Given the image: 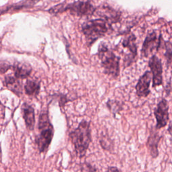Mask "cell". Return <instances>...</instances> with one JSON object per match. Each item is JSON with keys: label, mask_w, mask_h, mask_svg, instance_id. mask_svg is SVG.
I'll use <instances>...</instances> for the list:
<instances>
[{"label": "cell", "mask_w": 172, "mask_h": 172, "mask_svg": "<svg viewBox=\"0 0 172 172\" xmlns=\"http://www.w3.org/2000/svg\"><path fill=\"white\" fill-rule=\"evenodd\" d=\"M71 143L79 157L85 156L91 141L90 122L85 120L79 123L78 127L69 133Z\"/></svg>", "instance_id": "obj_1"}, {"label": "cell", "mask_w": 172, "mask_h": 172, "mask_svg": "<svg viewBox=\"0 0 172 172\" xmlns=\"http://www.w3.org/2000/svg\"><path fill=\"white\" fill-rule=\"evenodd\" d=\"M98 56L105 73L113 78L118 77L120 73V57L116 55L104 42L99 45Z\"/></svg>", "instance_id": "obj_2"}, {"label": "cell", "mask_w": 172, "mask_h": 172, "mask_svg": "<svg viewBox=\"0 0 172 172\" xmlns=\"http://www.w3.org/2000/svg\"><path fill=\"white\" fill-rule=\"evenodd\" d=\"M38 129L39 134L36 138V143L40 153H46L54 135V128L49 120L47 112H42L40 114Z\"/></svg>", "instance_id": "obj_3"}, {"label": "cell", "mask_w": 172, "mask_h": 172, "mask_svg": "<svg viewBox=\"0 0 172 172\" xmlns=\"http://www.w3.org/2000/svg\"><path fill=\"white\" fill-rule=\"evenodd\" d=\"M107 21L104 19H96L88 21L82 25V32L85 36L88 47L103 37L108 31Z\"/></svg>", "instance_id": "obj_4"}, {"label": "cell", "mask_w": 172, "mask_h": 172, "mask_svg": "<svg viewBox=\"0 0 172 172\" xmlns=\"http://www.w3.org/2000/svg\"><path fill=\"white\" fill-rule=\"evenodd\" d=\"M67 11L75 16H89L95 12V8L88 2H76L67 5L61 4L54 6L49 9L48 12L52 14H57Z\"/></svg>", "instance_id": "obj_5"}, {"label": "cell", "mask_w": 172, "mask_h": 172, "mask_svg": "<svg viewBox=\"0 0 172 172\" xmlns=\"http://www.w3.org/2000/svg\"><path fill=\"white\" fill-rule=\"evenodd\" d=\"M169 106L167 101L163 99L157 104V108L155 109L154 114L157 120L156 128L160 129L167 125L169 120Z\"/></svg>", "instance_id": "obj_6"}, {"label": "cell", "mask_w": 172, "mask_h": 172, "mask_svg": "<svg viewBox=\"0 0 172 172\" xmlns=\"http://www.w3.org/2000/svg\"><path fill=\"white\" fill-rule=\"evenodd\" d=\"M161 36L158 38L155 32L149 33L143 42L141 50L142 56L144 57H148L155 49L157 51L161 43Z\"/></svg>", "instance_id": "obj_7"}, {"label": "cell", "mask_w": 172, "mask_h": 172, "mask_svg": "<svg viewBox=\"0 0 172 172\" xmlns=\"http://www.w3.org/2000/svg\"><path fill=\"white\" fill-rule=\"evenodd\" d=\"M149 67L153 75V87L162 84V65L159 59L156 55H153L149 61Z\"/></svg>", "instance_id": "obj_8"}, {"label": "cell", "mask_w": 172, "mask_h": 172, "mask_svg": "<svg viewBox=\"0 0 172 172\" xmlns=\"http://www.w3.org/2000/svg\"><path fill=\"white\" fill-rule=\"evenodd\" d=\"M152 73L146 71L141 76L135 87L138 97H147L150 94L149 86L152 79Z\"/></svg>", "instance_id": "obj_9"}, {"label": "cell", "mask_w": 172, "mask_h": 172, "mask_svg": "<svg viewBox=\"0 0 172 172\" xmlns=\"http://www.w3.org/2000/svg\"><path fill=\"white\" fill-rule=\"evenodd\" d=\"M22 112L26 128L29 131H33L35 125V114L34 108L27 103H24L22 106Z\"/></svg>", "instance_id": "obj_10"}, {"label": "cell", "mask_w": 172, "mask_h": 172, "mask_svg": "<svg viewBox=\"0 0 172 172\" xmlns=\"http://www.w3.org/2000/svg\"><path fill=\"white\" fill-rule=\"evenodd\" d=\"M11 69L14 71V75L18 79L27 78L32 72V68L28 64L19 62L12 65Z\"/></svg>", "instance_id": "obj_11"}, {"label": "cell", "mask_w": 172, "mask_h": 172, "mask_svg": "<svg viewBox=\"0 0 172 172\" xmlns=\"http://www.w3.org/2000/svg\"><path fill=\"white\" fill-rule=\"evenodd\" d=\"M3 83H4V85L6 88H8L9 90H10L13 92H14L16 94L18 95H20V93H21L22 91V88L20 82V79L16 78L14 75H6Z\"/></svg>", "instance_id": "obj_12"}, {"label": "cell", "mask_w": 172, "mask_h": 172, "mask_svg": "<svg viewBox=\"0 0 172 172\" xmlns=\"http://www.w3.org/2000/svg\"><path fill=\"white\" fill-rule=\"evenodd\" d=\"M39 0H23V1L17 3V4H12L9 6H6L5 8L2 9V14L7 13L12 11H18L19 9L24 8H28L34 6Z\"/></svg>", "instance_id": "obj_13"}, {"label": "cell", "mask_w": 172, "mask_h": 172, "mask_svg": "<svg viewBox=\"0 0 172 172\" xmlns=\"http://www.w3.org/2000/svg\"><path fill=\"white\" fill-rule=\"evenodd\" d=\"M122 47L127 48L131 51V55L134 58L137 57V47L136 45V36L131 33L127 37L124 38L122 41Z\"/></svg>", "instance_id": "obj_14"}, {"label": "cell", "mask_w": 172, "mask_h": 172, "mask_svg": "<svg viewBox=\"0 0 172 172\" xmlns=\"http://www.w3.org/2000/svg\"><path fill=\"white\" fill-rule=\"evenodd\" d=\"M98 15L101 16L102 18H105V20L110 21L111 22H116L120 18V14L118 12H116L114 9L110 8H103L98 11Z\"/></svg>", "instance_id": "obj_15"}, {"label": "cell", "mask_w": 172, "mask_h": 172, "mask_svg": "<svg viewBox=\"0 0 172 172\" xmlns=\"http://www.w3.org/2000/svg\"><path fill=\"white\" fill-rule=\"evenodd\" d=\"M160 137L156 133H151L148 138L147 147L150 151V153L152 157L155 158L158 156V143L159 141Z\"/></svg>", "instance_id": "obj_16"}, {"label": "cell", "mask_w": 172, "mask_h": 172, "mask_svg": "<svg viewBox=\"0 0 172 172\" xmlns=\"http://www.w3.org/2000/svg\"><path fill=\"white\" fill-rule=\"evenodd\" d=\"M26 94L29 96L36 97L41 90L40 82L36 80H27L24 86Z\"/></svg>", "instance_id": "obj_17"}, {"label": "cell", "mask_w": 172, "mask_h": 172, "mask_svg": "<svg viewBox=\"0 0 172 172\" xmlns=\"http://www.w3.org/2000/svg\"><path fill=\"white\" fill-rule=\"evenodd\" d=\"M106 106L109 108V110L114 114H117L118 112L122 110V105L120 104V102L116 100H108L106 103Z\"/></svg>", "instance_id": "obj_18"}, {"label": "cell", "mask_w": 172, "mask_h": 172, "mask_svg": "<svg viewBox=\"0 0 172 172\" xmlns=\"http://www.w3.org/2000/svg\"><path fill=\"white\" fill-rule=\"evenodd\" d=\"M165 56L167 59L168 63H170L172 57V45L170 44V42H167L166 43V52H165Z\"/></svg>", "instance_id": "obj_19"}, {"label": "cell", "mask_w": 172, "mask_h": 172, "mask_svg": "<svg viewBox=\"0 0 172 172\" xmlns=\"http://www.w3.org/2000/svg\"><path fill=\"white\" fill-rule=\"evenodd\" d=\"M12 68V65L8 63V62L2 61L1 63V74H4V73L8 71L9 69Z\"/></svg>", "instance_id": "obj_20"}, {"label": "cell", "mask_w": 172, "mask_h": 172, "mask_svg": "<svg viewBox=\"0 0 172 172\" xmlns=\"http://www.w3.org/2000/svg\"><path fill=\"white\" fill-rule=\"evenodd\" d=\"M60 95V98H59V106H60L61 107H63L66 104V103L68 101H69V100H68L67 96L65 95H61V94H59Z\"/></svg>", "instance_id": "obj_21"}, {"label": "cell", "mask_w": 172, "mask_h": 172, "mask_svg": "<svg viewBox=\"0 0 172 172\" xmlns=\"http://www.w3.org/2000/svg\"><path fill=\"white\" fill-rule=\"evenodd\" d=\"M107 171H120V170H119V169H118V168H116V167H108V168Z\"/></svg>", "instance_id": "obj_22"}, {"label": "cell", "mask_w": 172, "mask_h": 172, "mask_svg": "<svg viewBox=\"0 0 172 172\" xmlns=\"http://www.w3.org/2000/svg\"><path fill=\"white\" fill-rule=\"evenodd\" d=\"M168 131H169V133H170V134L172 136V124L170 125V127H169L168 128Z\"/></svg>", "instance_id": "obj_23"}]
</instances>
